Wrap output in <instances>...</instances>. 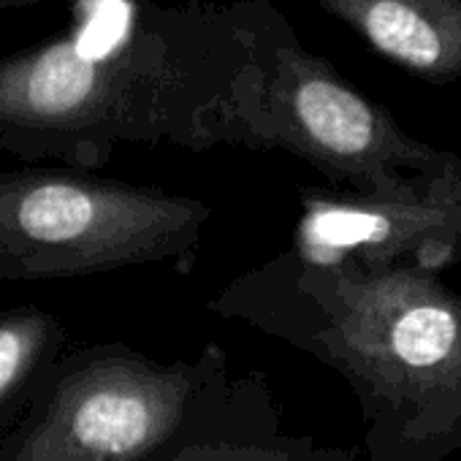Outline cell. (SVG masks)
Masks as SVG:
<instances>
[{"instance_id":"1","label":"cell","mask_w":461,"mask_h":461,"mask_svg":"<svg viewBox=\"0 0 461 461\" xmlns=\"http://www.w3.org/2000/svg\"><path fill=\"white\" fill-rule=\"evenodd\" d=\"M214 310L337 369L361 399L372 461H445L461 447V296L437 272L288 250L230 283Z\"/></svg>"},{"instance_id":"2","label":"cell","mask_w":461,"mask_h":461,"mask_svg":"<svg viewBox=\"0 0 461 461\" xmlns=\"http://www.w3.org/2000/svg\"><path fill=\"white\" fill-rule=\"evenodd\" d=\"M230 385L214 345L160 364L125 345L66 350L36 388L0 461H155Z\"/></svg>"},{"instance_id":"3","label":"cell","mask_w":461,"mask_h":461,"mask_svg":"<svg viewBox=\"0 0 461 461\" xmlns=\"http://www.w3.org/2000/svg\"><path fill=\"white\" fill-rule=\"evenodd\" d=\"M206 222V203L152 187L66 171L0 174V283L187 269Z\"/></svg>"},{"instance_id":"4","label":"cell","mask_w":461,"mask_h":461,"mask_svg":"<svg viewBox=\"0 0 461 461\" xmlns=\"http://www.w3.org/2000/svg\"><path fill=\"white\" fill-rule=\"evenodd\" d=\"M245 147L285 149L353 195L393 198L461 168V155L407 136L331 63L307 52L285 14L267 12L261 79L245 120Z\"/></svg>"},{"instance_id":"5","label":"cell","mask_w":461,"mask_h":461,"mask_svg":"<svg viewBox=\"0 0 461 461\" xmlns=\"http://www.w3.org/2000/svg\"><path fill=\"white\" fill-rule=\"evenodd\" d=\"M294 253L304 261H356L366 269L437 272L461 258V168L393 198L304 193Z\"/></svg>"},{"instance_id":"6","label":"cell","mask_w":461,"mask_h":461,"mask_svg":"<svg viewBox=\"0 0 461 461\" xmlns=\"http://www.w3.org/2000/svg\"><path fill=\"white\" fill-rule=\"evenodd\" d=\"M377 55L429 85L461 79V0H318Z\"/></svg>"},{"instance_id":"7","label":"cell","mask_w":461,"mask_h":461,"mask_svg":"<svg viewBox=\"0 0 461 461\" xmlns=\"http://www.w3.org/2000/svg\"><path fill=\"white\" fill-rule=\"evenodd\" d=\"M155 461H350L310 437L280 429V415L258 377L230 383L209 412Z\"/></svg>"},{"instance_id":"8","label":"cell","mask_w":461,"mask_h":461,"mask_svg":"<svg viewBox=\"0 0 461 461\" xmlns=\"http://www.w3.org/2000/svg\"><path fill=\"white\" fill-rule=\"evenodd\" d=\"M66 339L63 321L36 304L0 310V439L17 426L47 372L66 356Z\"/></svg>"},{"instance_id":"9","label":"cell","mask_w":461,"mask_h":461,"mask_svg":"<svg viewBox=\"0 0 461 461\" xmlns=\"http://www.w3.org/2000/svg\"><path fill=\"white\" fill-rule=\"evenodd\" d=\"M131 28L133 9L125 0H95L90 6L87 25L82 28L74 44L87 60L101 63L122 47V41L131 36Z\"/></svg>"}]
</instances>
